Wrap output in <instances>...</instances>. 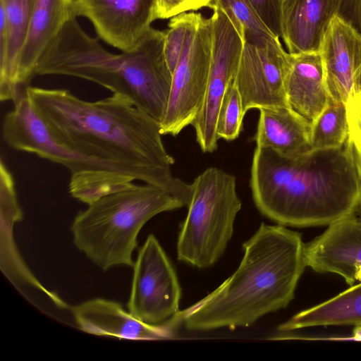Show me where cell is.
Returning a JSON list of instances; mask_svg holds the SVG:
<instances>
[{"label": "cell", "instance_id": "obj_23", "mask_svg": "<svg viewBox=\"0 0 361 361\" xmlns=\"http://www.w3.org/2000/svg\"><path fill=\"white\" fill-rule=\"evenodd\" d=\"M214 2L228 15L245 44L260 47L276 37L248 0H215Z\"/></svg>", "mask_w": 361, "mask_h": 361}, {"label": "cell", "instance_id": "obj_9", "mask_svg": "<svg viewBox=\"0 0 361 361\" xmlns=\"http://www.w3.org/2000/svg\"><path fill=\"white\" fill-rule=\"evenodd\" d=\"M180 296L173 267L157 238L149 235L134 262L128 312L143 323L175 330Z\"/></svg>", "mask_w": 361, "mask_h": 361}, {"label": "cell", "instance_id": "obj_11", "mask_svg": "<svg viewBox=\"0 0 361 361\" xmlns=\"http://www.w3.org/2000/svg\"><path fill=\"white\" fill-rule=\"evenodd\" d=\"M290 63V54L279 38L274 37L260 47L245 44L233 80L245 114L251 109L289 106L286 79Z\"/></svg>", "mask_w": 361, "mask_h": 361}, {"label": "cell", "instance_id": "obj_16", "mask_svg": "<svg viewBox=\"0 0 361 361\" xmlns=\"http://www.w3.org/2000/svg\"><path fill=\"white\" fill-rule=\"evenodd\" d=\"M71 311L79 329L97 336H111L121 339L160 340L171 338L170 326H153L142 322L115 301L103 298L87 300Z\"/></svg>", "mask_w": 361, "mask_h": 361}, {"label": "cell", "instance_id": "obj_17", "mask_svg": "<svg viewBox=\"0 0 361 361\" xmlns=\"http://www.w3.org/2000/svg\"><path fill=\"white\" fill-rule=\"evenodd\" d=\"M72 15L71 0H35L18 63L17 83L21 90L35 76L42 54Z\"/></svg>", "mask_w": 361, "mask_h": 361}, {"label": "cell", "instance_id": "obj_14", "mask_svg": "<svg viewBox=\"0 0 361 361\" xmlns=\"http://www.w3.org/2000/svg\"><path fill=\"white\" fill-rule=\"evenodd\" d=\"M319 53L329 98L347 104L355 95V75L361 59V36L336 16Z\"/></svg>", "mask_w": 361, "mask_h": 361}, {"label": "cell", "instance_id": "obj_32", "mask_svg": "<svg viewBox=\"0 0 361 361\" xmlns=\"http://www.w3.org/2000/svg\"><path fill=\"white\" fill-rule=\"evenodd\" d=\"M353 337L361 340V326H357L353 331Z\"/></svg>", "mask_w": 361, "mask_h": 361}, {"label": "cell", "instance_id": "obj_31", "mask_svg": "<svg viewBox=\"0 0 361 361\" xmlns=\"http://www.w3.org/2000/svg\"><path fill=\"white\" fill-rule=\"evenodd\" d=\"M358 83H361V59L357 67L355 75V85Z\"/></svg>", "mask_w": 361, "mask_h": 361}, {"label": "cell", "instance_id": "obj_5", "mask_svg": "<svg viewBox=\"0 0 361 361\" xmlns=\"http://www.w3.org/2000/svg\"><path fill=\"white\" fill-rule=\"evenodd\" d=\"M185 207L179 198L159 186L145 183L105 195L75 216L73 243L106 271L133 267V252L143 226L155 215Z\"/></svg>", "mask_w": 361, "mask_h": 361}, {"label": "cell", "instance_id": "obj_7", "mask_svg": "<svg viewBox=\"0 0 361 361\" xmlns=\"http://www.w3.org/2000/svg\"><path fill=\"white\" fill-rule=\"evenodd\" d=\"M212 43V18L202 16L189 31L172 73L169 101L160 123L162 135H178L198 115L207 91Z\"/></svg>", "mask_w": 361, "mask_h": 361}, {"label": "cell", "instance_id": "obj_3", "mask_svg": "<svg viewBox=\"0 0 361 361\" xmlns=\"http://www.w3.org/2000/svg\"><path fill=\"white\" fill-rule=\"evenodd\" d=\"M301 234L262 223L235 272L176 318L189 331L234 329L288 306L307 267Z\"/></svg>", "mask_w": 361, "mask_h": 361}, {"label": "cell", "instance_id": "obj_29", "mask_svg": "<svg viewBox=\"0 0 361 361\" xmlns=\"http://www.w3.org/2000/svg\"><path fill=\"white\" fill-rule=\"evenodd\" d=\"M348 121L349 133L348 142L352 152L357 175L361 183V125L349 114Z\"/></svg>", "mask_w": 361, "mask_h": 361}, {"label": "cell", "instance_id": "obj_30", "mask_svg": "<svg viewBox=\"0 0 361 361\" xmlns=\"http://www.w3.org/2000/svg\"><path fill=\"white\" fill-rule=\"evenodd\" d=\"M348 113L361 125V97L355 94L347 104Z\"/></svg>", "mask_w": 361, "mask_h": 361}, {"label": "cell", "instance_id": "obj_33", "mask_svg": "<svg viewBox=\"0 0 361 361\" xmlns=\"http://www.w3.org/2000/svg\"><path fill=\"white\" fill-rule=\"evenodd\" d=\"M357 94L361 97V83L355 85V94Z\"/></svg>", "mask_w": 361, "mask_h": 361}, {"label": "cell", "instance_id": "obj_28", "mask_svg": "<svg viewBox=\"0 0 361 361\" xmlns=\"http://www.w3.org/2000/svg\"><path fill=\"white\" fill-rule=\"evenodd\" d=\"M337 16L361 36V0H340Z\"/></svg>", "mask_w": 361, "mask_h": 361}, {"label": "cell", "instance_id": "obj_18", "mask_svg": "<svg viewBox=\"0 0 361 361\" xmlns=\"http://www.w3.org/2000/svg\"><path fill=\"white\" fill-rule=\"evenodd\" d=\"M286 93L290 107L310 125L329 101L319 52L290 54Z\"/></svg>", "mask_w": 361, "mask_h": 361}, {"label": "cell", "instance_id": "obj_24", "mask_svg": "<svg viewBox=\"0 0 361 361\" xmlns=\"http://www.w3.org/2000/svg\"><path fill=\"white\" fill-rule=\"evenodd\" d=\"M245 115L241 97L232 82L219 107L216 127L218 138L227 141L235 140L242 130Z\"/></svg>", "mask_w": 361, "mask_h": 361}, {"label": "cell", "instance_id": "obj_25", "mask_svg": "<svg viewBox=\"0 0 361 361\" xmlns=\"http://www.w3.org/2000/svg\"><path fill=\"white\" fill-rule=\"evenodd\" d=\"M202 14L185 12L171 18L165 31L164 53L166 61L173 73L180 59L189 31L196 26Z\"/></svg>", "mask_w": 361, "mask_h": 361}, {"label": "cell", "instance_id": "obj_12", "mask_svg": "<svg viewBox=\"0 0 361 361\" xmlns=\"http://www.w3.org/2000/svg\"><path fill=\"white\" fill-rule=\"evenodd\" d=\"M72 12L92 23L98 36L122 52L133 50L157 20L154 0H73Z\"/></svg>", "mask_w": 361, "mask_h": 361}, {"label": "cell", "instance_id": "obj_1", "mask_svg": "<svg viewBox=\"0 0 361 361\" xmlns=\"http://www.w3.org/2000/svg\"><path fill=\"white\" fill-rule=\"evenodd\" d=\"M26 92L53 137L82 157L145 183L162 188L187 207L191 184L173 175L160 123L124 97L94 102L65 89L27 86Z\"/></svg>", "mask_w": 361, "mask_h": 361}, {"label": "cell", "instance_id": "obj_20", "mask_svg": "<svg viewBox=\"0 0 361 361\" xmlns=\"http://www.w3.org/2000/svg\"><path fill=\"white\" fill-rule=\"evenodd\" d=\"M35 0H0V14L6 19L8 45L0 59V99L13 103L23 94L17 83L20 51L26 36Z\"/></svg>", "mask_w": 361, "mask_h": 361}, {"label": "cell", "instance_id": "obj_34", "mask_svg": "<svg viewBox=\"0 0 361 361\" xmlns=\"http://www.w3.org/2000/svg\"><path fill=\"white\" fill-rule=\"evenodd\" d=\"M357 213H358L359 216L361 218V207H360V209H358V211L357 212Z\"/></svg>", "mask_w": 361, "mask_h": 361}, {"label": "cell", "instance_id": "obj_21", "mask_svg": "<svg viewBox=\"0 0 361 361\" xmlns=\"http://www.w3.org/2000/svg\"><path fill=\"white\" fill-rule=\"evenodd\" d=\"M329 325L361 326V282L329 300L298 312L281 324L278 329L290 331Z\"/></svg>", "mask_w": 361, "mask_h": 361}, {"label": "cell", "instance_id": "obj_27", "mask_svg": "<svg viewBox=\"0 0 361 361\" xmlns=\"http://www.w3.org/2000/svg\"><path fill=\"white\" fill-rule=\"evenodd\" d=\"M261 20L276 37H281V0H248Z\"/></svg>", "mask_w": 361, "mask_h": 361}, {"label": "cell", "instance_id": "obj_13", "mask_svg": "<svg viewBox=\"0 0 361 361\" xmlns=\"http://www.w3.org/2000/svg\"><path fill=\"white\" fill-rule=\"evenodd\" d=\"M328 226L304 244L306 265L319 273L338 274L353 286L361 281V218L354 213Z\"/></svg>", "mask_w": 361, "mask_h": 361}, {"label": "cell", "instance_id": "obj_10", "mask_svg": "<svg viewBox=\"0 0 361 361\" xmlns=\"http://www.w3.org/2000/svg\"><path fill=\"white\" fill-rule=\"evenodd\" d=\"M212 43L208 83L202 108L192 123L203 152L218 147L216 133L219 107L233 80L245 42L225 11L214 2L212 8Z\"/></svg>", "mask_w": 361, "mask_h": 361}, {"label": "cell", "instance_id": "obj_26", "mask_svg": "<svg viewBox=\"0 0 361 361\" xmlns=\"http://www.w3.org/2000/svg\"><path fill=\"white\" fill-rule=\"evenodd\" d=\"M215 0H154L157 19L171 18L177 15L204 7L212 8Z\"/></svg>", "mask_w": 361, "mask_h": 361}, {"label": "cell", "instance_id": "obj_19", "mask_svg": "<svg viewBox=\"0 0 361 361\" xmlns=\"http://www.w3.org/2000/svg\"><path fill=\"white\" fill-rule=\"evenodd\" d=\"M254 136L256 146L269 148L288 158L311 152V125L289 106L259 109Z\"/></svg>", "mask_w": 361, "mask_h": 361}, {"label": "cell", "instance_id": "obj_35", "mask_svg": "<svg viewBox=\"0 0 361 361\" xmlns=\"http://www.w3.org/2000/svg\"><path fill=\"white\" fill-rule=\"evenodd\" d=\"M71 1H72L73 0H71Z\"/></svg>", "mask_w": 361, "mask_h": 361}, {"label": "cell", "instance_id": "obj_4", "mask_svg": "<svg viewBox=\"0 0 361 361\" xmlns=\"http://www.w3.org/2000/svg\"><path fill=\"white\" fill-rule=\"evenodd\" d=\"M165 31L151 29L131 51L112 54L72 15L39 59L35 75H60L97 83L130 101L159 123L172 73L164 53Z\"/></svg>", "mask_w": 361, "mask_h": 361}, {"label": "cell", "instance_id": "obj_6", "mask_svg": "<svg viewBox=\"0 0 361 361\" xmlns=\"http://www.w3.org/2000/svg\"><path fill=\"white\" fill-rule=\"evenodd\" d=\"M192 196L177 242L179 261L197 268L213 265L224 254L241 209L236 179L211 167L191 184Z\"/></svg>", "mask_w": 361, "mask_h": 361}, {"label": "cell", "instance_id": "obj_8", "mask_svg": "<svg viewBox=\"0 0 361 361\" xmlns=\"http://www.w3.org/2000/svg\"><path fill=\"white\" fill-rule=\"evenodd\" d=\"M2 134L12 149L35 154L67 168L71 173L69 190L81 189L114 171L58 142L35 110L26 89L14 103L13 109L5 116Z\"/></svg>", "mask_w": 361, "mask_h": 361}, {"label": "cell", "instance_id": "obj_22", "mask_svg": "<svg viewBox=\"0 0 361 361\" xmlns=\"http://www.w3.org/2000/svg\"><path fill=\"white\" fill-rule=\"evenodd\" d=\"M347 104L329 99L328 104L311 125V151L343 147L348 137Z\"/></svg>", "mask_w": 361, "mask_h": 361}, {"label": "cell", "instance_id": "obj_2", "mask_svg": "<svg viewBox=\"0 0 361 361\" xmlns=\"http://www.w3.org/2000/svg\"><path fill=\"white\" fill-rule=\"evenodd\" d=\"M250 187L262 214L279 225H329L361 207V183L348 145L288 158L256 146Z\"/></svg>", "mask_w": 361, "mask_h": 361}, {"label": "cell", "instance_id": "obj_15", "mask_svg": "<svg viewBox=\"0 0 361 361\" xmlns=\"http://www.w3.org/2000/svg\"><path fill=\"white\" fill-rule=\"evenodd\" d=\"M340 0H281V27L288 53L319 52Z\"/></svg>", "mask_w": 361, "mask_h": 361}]
</instances>
